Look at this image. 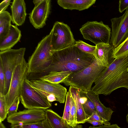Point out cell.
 <instances>
[{"label":"cell","instance_id":"6da1fadb","mask_svg":"<svg viewBox=\"0 0 128 128\" xmlns=\"http://www.w3.org/2000/svg\"><path fill=\"white\" fill-rule=\"evenodd\" d=\"M128 57L114 59L99 75L91 90L98 94L109 95L120 88L128 89Z\"/></svg>","mask_w":128,"mask_h":128},{"label":"cell","instance_id":"7a4b0ae2","mask_svg":"<svg viewBox=\"0 0 128 128\" xmlns=\"http://www.w3.org/2000/svg\"><path fill=\"white\" fill-rule=\"evenodd\" d=\"M52 58L50 66L40 77L50 72H79L90 64L95 58L93 54L81 51L75 44L54 51Z\"/></svg>","mask_w":128,"mask_h":128},{"label":"cell","instance_id":"3957f363","mask_svg":"<svg viewBox=\"0 0 128 128\" xmlns=\"http://www.w3.org/2000/svg\"><path fill=\"white\" fill-rule=\"evenodd\" d=\"M54 52L50 32L39 42L34 51L29 57L27 62L28 74L41 75L43 73L52 63Z\"/></svg>","mask_w":128,"mask_h":128},{"label":"cell","instance_id":"277c9868","mask_svg":"<svg viewBox=\"0 0 128 128\" xmlns=\"http://www.w3.org/2000/svg\"><path fill=\"white\" fill-rule=\"evenodd\" d=\"M106 68L95 58L89 66L79 72L72 73L62 82L66 86L84 91L90 90L93 84Z\"/></svg>","mask_w":128,"mask_h":128},{"label":"cell","instance_id":"5b68a950","mask_svg":"<svg viewBox=\"0 0 128 128\" xmlns=\"http://www.w3.org/2000/svg\"><path fill=\"white\" fill-rule=\"evenodd\" d=\"M25 48L10 49L0 52V62L5 77L4 95L9 89L12 74L16 67L25 59Z\"/></svg>","mask_w":128,"mask_h":128},{"label":"cell","instance_id":"8992f818","mask_svg":"<svg viewBox=\"0 0 128 128\" xmlns=\"http://www.w3.org/2000/svg\"><path fill=\"white\" fill-rule=\"evenodd\" d=\"M28 63L24 59L14 70L7 93L4 95L7 110L12 104L20 97L25 80L28 74Z\"/></svg>","mask_w":128,"mask_h":128},{"label":"cell","instance_id":"52a82bcc","mask_svg":"<svg viewBox=\"0 0 128 128\" xmlns=\"http://www.w3.org/2000/svg\"><path fill=\"white\" fill-rule=\"evenodd\" d=\"M80 30L84 39L96 45L100 43H110L111 28L102 21L88 22L82 26Z\"/></svg>","mask_w":128,"mask_h":128},{"label":"cell","instance_id":"ba28073f","mask_svg":"<svg viewBox=\"0 0 128 128\" xmlns=\"http://www.w3.org/2000/svg\"><path fill=\"white\" fill-rule=\"evenodd\" d=\"M20 98L24 107L27 109L46 110L52 106V102L32 88L30 84V80L27 78L24 83Z\"/></svg>","mask_w":128,"mask_h":128},{"label":"cell","instance_id":"9c48e42d","mask_svg":"<svg viewBox=\"0 0 128 128\" xmlns=\"http://www.w3.org/2000/svg\"><path fill=\"white\" fill-rule=\"evenodd\" d=\"M50 32L54 51L61 50L75 44L76 41L70 27L63 22H55Z\"/></svg>","mask_w":128,"mask_h":128},{"label":"cell","instance_id":"30bf717a","mask_svg":"<svg viewBox=\"0 0 128 128\" xmlns=\"http://www.w3.org/2000/svg\"><path fill=\"white\" fill-rule=\"evenodd\" d=\"M111 21L112 30L110 44L115 48L128 37V8L122 16L112 18Z\"/></svg>","mask_w":128,"mask_h":128},{"label":"cell","instance_id":"8fae6325","mask_svg":"<svg viewBox=\"0 0 128 128\" xmlns=\"http://www.w3.org/2000/svg\"><path fill=\"white\" fill-rule=\"evenodd\" d=\"M46 110L43 109H25L8 116L7 121L11 124L38 122L46 119Z\"/></svg>","mask_w":128,"mask_h":128},{"label":"cell","instance_id":"7c38bea8","mask_svg":"<svg viewBox=\"0 0 128 128\" xmlns=\"http://www.w3.org/2000/svg\"><path fill=\"white\" fill-rule=\"evenodd\" d=\"M32 86L54 96L56 101L64 102L67 92L66 88L59 84H54L40 79L30 80Z\"/></svg>","mask_w":128,"mask_h":128},{"label":"cell","instance_id":"4fadbf2b","mask_svg":"<svg viewBox=\"0 0 128 128\" xmlns=\"http://www.w3.org/2000/svg\"><path fill=\"white\" fill-rule=\"evenodd\" d=\"M50 0H42L35 6L29 14L30 23L34 28L40 29L46 24V22L50 13Z\"/></svg>","mask_w":128,"mask_h":128},{"label":"cell","instance_id":"5bb4252c","mask_svg":"<svg viewBox=\"0 0 128 128\" xmlns=\"http://www.w3.org/2000/svg\"><path fill=\"white\" fill-rule=\"evenodd\" d=\"M96 46L93 54L95 58L102 66L107 68L114 59L113 54L115 48L110 44L100 43Z\"/></svg>","mask_w":128,"mask_h":128},{"label":"cell","instance_id":"9a60e30c","mask_svg":"<svg viewBox=\"0 0 128 128\" xmlns=\"http://www.w3.org/2000/svg\"><path fill=\"white\" fill-rule=\"evenodd\" d=\"M12 22L16 26L22 25L27 15L26 3L24 0H14L11 6Z\"/></svg>","mask_w":128,"mask_h":128},{"label":"cell","instance_id":"2e32d148","mask_svg":"<svg viewBox=\"0 0 128 128\" xmlns=\"http://www.w3.org/2000/svg\"><path fill=\"white\" fill-rule=\"evenodd\" d=\"M87 96L94 104L98 114L103 118L109 121L114 111L110 108L104 106L100 101L99 94L91 90L86 91Z\"/></svg>","mask_w":128,"mask_h":128},{"label":"cell","instance_id":"e0dca14e","mask_svg":"<svg viewBox=\"0 0 128 128\" xmlns=\"http://www.w3.org/2000/svg\"><path fill=\"white\" fill-rule=\"evenodd\" d=\"M96 0H58V4L63 8L79 11L88 9L96 2Z\"/></svg>","mask_w":128,"mask_h":128},{"label":"cell","instance_id":"ac0fdd59","mask_svg":"<svg viewBox=\"0 0 128 128\" xmlns=\"http://www.w3.org/2000/svg\"><path fill=\"white\" fill-rule=\"evenodd\" d=\"M21 31L16 26L11 25L7 36L0 42V50L3 51L11 49L20 40Z\"/></svg>","mask_w":128,"mask_h":128},{"label":"cell","instance_id":"d6986e66","mask_svg":"<svg viewBox=\"0 0 128 128\" xmlns=\"http://www.w3.org/2000/svg\"><path fill=\"white\" fill-rule=\"evenodd\" d=\"M69 90L74 100L76 108L77 124L84 123L86 122L89 118L85 114L81 103L79 89L70 86Z\"/></svg>","mask_w":128,"mask_h":128},{"label":"cell","instance_id":"ffe728a7","mask_svg":"<svg viewBox=\"0 0 128 128\" xmlns=\"http://www.w3.org/2000/svg\"><path fill=\"white\" fill-rule=\"evenodd\" d=\"M45 112L46 119L52 128H70L66 121L52 110L46 109Z\"/></svg>","mask_w":128,"mask_h":128},{"label":"cell","instance_id":"44dd1931","mask_svg":"<svg viewBox=\"0 0 128 128\" xmlns=\"http://www.w3.org/2000/svg\"><path fill=\"white\" fill-rule=\"evenodd\" d=\"M12 21L11 15L7 11L0 12V42L8 34Z\"/></svg>","mask_w":128,"mask_h":128},{"label":"cell","instance_id":"7402d4cb","mask_svg":"<svg viewBox=\"0 0 128 128\" xmlns=\"http://www.w3.org/2000/svg\"><path fill=\"white\" fill-rule=\"evenodd\" d=\"M72 73V72L69 71L59 72H50L41 76L38 79L52 83L59 84L62 82Z\"/></svg>","mask_w":128,"mask_h":128},{"label":"cell","instance_id":"603a6c76","mask_svg":"<svg viewBox=\"0 0 128 128\" xmlns=\"http://www.w3.org/2000/svg\"><path fill=\"white\" fill-rule=\"evenodd\" d=\"M79 92L80 101L84 111L89 118L94 112H96V108L85 91L79 89Z\"/></svg>","mask_w":128,"mask_h":128},{"label":"cell","instance_id":"cb8c5ba5","mask_svg":"<svg viewBox=\"0 0 128 128\" xmlns=\"http://www.w3.org/2000/svg\"><path fill=\"white\" fill-rule=\"evenodd\" d=\"M11 128H52L47 120L31 124H25L19 123L11 124Z\"/></svg>","mask_w":128,"mask_h":128},{"label":"cell","instance_id":"d4e9b609","mask_svg":"<svg viewBox=\"0 0 128 128\" xmlns=\"http://www.w3.org/2000/svg\"><path fill=\"white\" fill-rule=\"evenodd\" d=\"M128 56V37L118 47L115 48L113 54L114 58Z\"/></svg>","mask_w":128,"mask_h":128},{"label":"cell","instance_id":"484cf974","mask_svg":"<svg viewBox=\"0 0 128 128\" xmlns=\"http://www.w3.org/2000/svg\"><path fill=\"white\" fill-rule=\"evenodd\" d=\"M71 95L70 90L67 92L64 111L62 116L63 119L66 121L69 125L70 112L71 107Z\"/></svg>","mask_w":128,"mask_h":128},{"label":"cell","instance_id":"4316f807","mask_svg":"<svg viewBox=\"0 0 128 128\" xmlns=\"http://www.w3.org/2000/svg\"><path fill=\"white\" fill-rule=\"evenodd\" d=\"M75 45L81 51L93 54L94 53L96 48V46L90 45L80 40L76 41Z\"/></svg>","mask_w":128,"mask_h":128},{"label":"cell","instance_id":"83f0119b","mask_svg":"<svg viewBox=\"0 0 128 128\" xmlns=\"http://www.w3.org/2000/svg\"><path fill=\"white\" fill-rule=\"evenodd\" d=\"M71 107L70 112L69 125L72 127L75 126L77 124L76 121V109L74 100L71 96Z\"/></svg>","mask_w":128,"mask_h":128},{"label":"cell","instance_id":"f1b7e54d","mask_svg":"<svg viewBox=\"0 0 128 128\" xmlns=\"http://www.w3.org/2000/svg\"><path fill=\"white\" fill-rule=\"evenodd\" d=\"M8 114L4 95L0 93V120L4 121Z\"/></svg>","mask_w":128,"mask_h":128},{"label":"cell","instance_id":"f546056e","mask_svg":"<svg viewBox=\"0 0 128 128\" xmlns=\"http://www.w3.org/2000/svg\"><path fill=\"white\" fill-rule=\"evenodd\" d=\"M5 77L1 63L0 62V93L4 95Z\"/></svg>","mask_w":128,"mask_h":128},{"label":"cell","instance_id":"4dcf8cb0","mask_svg":"<svg viewBox=\"0 0 128 128\" xmlns=\"http://www.w3.org/2000/svg\"><path fill=\"white\" fill-rule=\"evenodd\" d=\"M91 120L100 122L104 124V125H110V123L100 116L96 112H94L87 121Z\"/></svg>","mask_w":128,"mask_h":128},{"label":"cell","instance_id":"1f68e13d","mask_svg":"<svg viewBox=\"0 0 128 128\" xmlns=\"http://www.w3.org/2000/svg\"><path fill=\"white\" fill-rule=\"evenodd\" d=\"M20 97L15 101L7 110L8 116L17 112L20 102Z\"/></svg>","mask_w":128,"mask_h":128},{"label":"cell","instance_id":"d6a6232c","mask_svg":"<svg viewBox=\"0 0 128 128\" xmlns=\"http://www.w3.org/2000/svg\"><path fill=\"white\" fill-rule=\"evenodd\" d=\"M128 8V0H120L119 3L118 10L120 13L122 12Z\"/></svg>","mask_w":128,"mask_h":128},{"label":"cell","instance_id":"836d02e7","mask_svg":"<svg viewBox=\"0 0 128 128\" xmlns=\"http://www.w3.org/2000/svg\"><path fill=\"white\" fill-rule=\"evenodd\" d=\"M10 0H5L3 1L0 4V12L6 11L10 5Z\"/></svg>","mask_w":128,"mask_h":128},{"label":"cell","instance_id":"e575fe53","mask_svg":"<svg viewBox=\"0 0 128 128\" xmlns=\"http://www.w3.org/2000/svg\"><path fill=\"white\" fill-rule=\"evenodd\" d=\"M88 128H121L118 126L116 124H113L110 125H102L98 126H90Z\"/></svg>","mask_w":128,"mask_h":128},{"label":"cell","instance_id":"d590c367","mask_svg":"<svg viewBox=\"0 0 128 128\" xmlns=\"http://www.w3.org/2000/svg\"><path fill=\"white\" fill-rule=\"evenodd\" d=\"M86 122L91 124L94 126L102 125L103 124L101 122L96 121L88 120Z\"/></svg>","mask_w":128,"mask_h":128},{"label":"cell","instance_id":"8d00e7d4","mask_svg":"<svg viewBox=\"0 0 128 128\" xmlns=\"http://www.w3.org/2000/svg\"><path fill=\"white\" fill-rule=\"evenodd\" d=\"M70 128H83L81 124H77L75 126L72 127L70 126Z\"/></svg>","mask_w":128,"mask_h":128},{"label":"cell","instance_id":"74e56055","mask_svg":"<svg viewBox=\"0 0 128 128\" xmlns=\"http://www.w3.org/2000/svg\"><path fill=\"white\" fill-rule=\"evenodd\" d=\"M42 0H34L33 1V2L34 5L36 6Z\"/></svg>","mask_w":128,"mask_h":128},{"label":"cell","instance_id":"f35d334b","mask_svg":"<svg viewBox=\"0 0 128 128\" xmlns=\"http://www.w3.org/2000/svg\"><path fill=\"white\" fill-rule=\"evenodd\" d=\"M2 122V121L0 120V128H6Z\"/></svg>","mask_w":128,"mask_h":128},{"label":"cell","instance_id":"ab89813d","mask_svg":"<svg viewBox=\"0 0 128 128\" xmlns=\"http://www.w3.org/2000/svg\"><path fill=\"white\" fill-rule=\"evenodd\" d=\"M127 105L128 107V104H127ZM126 120L127 122L128 123V113L126 116Z\"/></svg>","mask_w":128,"mask_h":128},{"label":"cell","instance_id":"60d3db41","mask_svg":"<svg viewBox=\"0 0 128 128\" xmlns=\"http://www.w3.org/2000/svg\"><path fill=\"white\" fill-rule=\"evenodd\" d=\"M127 70H128V69H127Z\"/></svg>","mask_w":128,"mask_h":128}]
</instances>
